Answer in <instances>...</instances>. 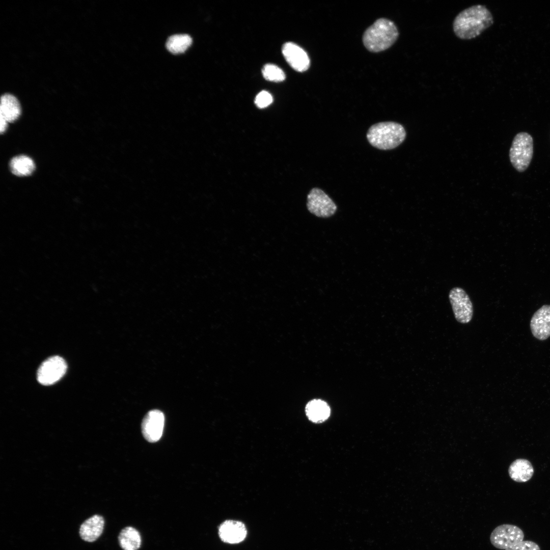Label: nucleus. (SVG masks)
Listing matches in <instances>:
<instances>
[{
    "label": "nucleus",
    "mask_w": 550,
    "mask_h": 550,
    "mask_svg": "<svg viewBox=\"0 0 550 550\" xmlns=\"http://www.w3.org/2000/svg\"><path fill=\"white\" fill-rule=\"evenodd\" d=\"M493 23V16L486 6L476 5L460 12L453 22L456 36L462 40L476 38Z\"/></svg>",
    "instance_id": "obj_1"
},
{
    "label": "nucleus",
    "mask_w": 550,
    "mask_h": 550,
    "mask_svg": "<svg viewBox=\"0 0 550 550\" xmlns=\"http://www.w3.org/2000/svg\"><path fill=\"white\" fill-rule=\"evenodd\" d=\"M399 32L391 20L381 18L377 19L365 31L363 42L370 51L378 52L390 48L397 40Z\"/></svg>",
    "instance_id": "obj_2"
},
{
    "label": "nucleus",
    "mask_w": 550,
    "mask_h": 550,
    "mask_svg": "<svg viewBox=\"0 0 550 550\" xmlns=\"http://www.w3.org/2000/svg\"><path fill=\"white\" fill-rule=\"evenodd\" d=\"M406 135L404 127L395 122H382L369 128L367 139L374 147L380 150L393 149L399 146Z\"/></svg>",
    "instance_id": "obj_3"
},
{
    "label": "nucleus",
    "mask_w": 550,
    "mask_h": 550,
    "mask_svg": "<svg viewBox=\"0 0 550 550\" xmlns=\"http://www.w3.org/2000/svg\"><path fill=\"white\" fill-rule=\"evenodd\" d=\"M533 155V140L526 132H520L513 138L509 150V159L513 167L519 172L529 167Z\"/></svg>",
    "instance_id": "obj_4"
},
{
    "label": "nucleus",
    "mask_w": 550,
    "mask_h": 550,
    "mask_svg": "<svg viewBox=\"0 0 550 550\" xmlns=\"http://www.w3.org/2000/svg\"><path fill=\"white\" fill-rule=\"evenodd\" d=\"M449 298L456 320L462 324L470 322L473 316V306L465 290L454 287L449 292Z\"/></svg>",
    "instance_id": "obj_5"
},
{
    "label": "nucleus",
    "mask_w": 550,
    "mask_h": 550,
    "mask_svg": "<svg viewBox=\"0 0 550 550\" xmlns=\"http://www.w3.org/2000/svg\"><path fill=\"white\" fill-rule=\"evenodd\" d=\"M524 533L518 527L511 524H503L497 527L491 532L490 541L492 545L500 549L506 548L523 541Z\"/></svg>",
    "instance_id": "obj_6"
},
{
    "label": "nucleus",
    "mask_w": 550,
    "mask_h": 550,
    "mask_svg": "<svg viewBox=\"0 0 550 550\" xmlns=\"http://www.w3.org/2000/svg\"><path fill=\"white\" fill-rule=\"evenodd\" d=\"M67 367L66 363L62 358L51 356L45 360L38 369V381L44 386L52 384L64 376Z\"/></svg>",
    "instance_id": "obj_7"
},
{
    "label": "nucleus",
    "mask_w": 550,
    "mask_h": 550,
    "mask_svg": "<svg viewBox=\"0 0 550 550\" xmlns=\"http://www.w3.org/2000/svg\"><path fill=\"white\" fill-rule=\"evenodd\" d=\"M309 211L317 216L328 217L333 215L337 207L334 202L322 189L312 188L307 196Z\"/></svg>",
    "instance_id": "obj_8"
},
{
    "label": "nucleus",
    "mask_w": 550,
    "mask_h": 550,
    "mask_svg": "<svg viewBox=\"0 0 550 550\" xmlns=\"http://www.w3.org/2000/svg\"><path fill=\"white\" fill-rule=\"evenodd\" d=\"M164 424V416L157 409L149 411L144 417L142 423V432L149 442L155 443L161 438Z\"/></svg>",
    "instance_id": "obj_9"
},
{
    "label": "nucleus",
    "mask_w": 550,
    "mask_h": 550,
    "mask_svg": "<svg viewBox=\"0 0 550 550\" xmlns=\"http://www.w3.org/2000/svg\"><path fill=\"white\" fill-rule=\"evenodd\" d=\"M283 54L290 66L298 72L307 70L310 60L307 53L300 46L292 42H287L282 47Z\"/></svg>",
    "instance_id": "obj_10"
},
{
    "label": "nucleus",
    "mask_w": 550,
    "mask_h": 550,
    "mask_svg": "<svg viewBox=\"0 0 550 550\" xmlns=\"http://www.w3.org/2000/svg\"><path fill=\"white\" fill-rule=\"evenodd\" d=\"M530 328L533 335L539 340L550 337V305H543L534 313Z\"/></svg>",
    "instance_id": "obj_11"
},
{
    "label": "nucleus",
    "mask_w": 550,
    "mask_h": 550,
    "mask_svg": "<svg viewBox=\"0 0 550 550\" xmlns=\"http://www.w3.org/2000/svg\"><path fill=\"white\" fill-rule=\"evenodd\" d=\"M218 534L224 542L235 544L244 539L246 535V529L242 522L229 520L221 525Z\"/></svg>",
    "instance_id": "obj_12"
},
{
    "label": "nucleus",
    "mask_w": 550,
    "mask_h": 550,
    "mask_svg": "<svg viewBox=\"0 0 550 550\" xmlns=\"http://www.w3.org/2000/svg\"><path fill=\"white\" fill-rule=\"evenodd\" d=\"M104 526V520L99 515H94L86 520L80 526L79 535L84 540L94 542L101 535Z\"/></svg>",
    "instance_id": "obj_13"
},
{
    "label": "nucleus",
    "mask_w": 550,
    "mask_h": 550,
    "mask_svg": "<svg viewBox=\"0 0 550 550\" xmlns=\"http://www.w3.org/2000/svg\"><path fill=\"white\" fill-rule=\"evenodd\" d=\"M21 114V107L18 99L14 95L5 94L2 96L0 105V116L8 122L16 121Z\"/></svg>",
    "instance_id": "obj_14"
},
{
    "label": "nucleus",
    "mask_w": 550,
    "mask_h": 550,
    "mask_svg": "<svg viewBox=\"0 0 550 550\" xmlns=\"http://www.w3.org/2000/svg\"><path fill=\"white\" fill-rule=\"evenodd\" d=\"M508 472L510 478L513 481L525 482L532 478L534 474V469L529 460L517 459L510 464Z\"/></svg>",
    "instance_id": "obj_15"
},
{
    "label": "nucleus",
    "mask_w": 550,
    "mask_h": 550,
    "mask_svg": "<svg viewBox=\"0 0 550 550\" xmlns=\"http://www.w3.org/2000/svg\"><path fill=\"white\" fill-rule=\"evenodd\" d=\"M306 413L310 421L314 423H321L329 417L330 408L324 401L314 399L307 404Z\"/></svg>",
    "instance_id": "obj_16"
},
{
    "label": "nucleus",
    "mask_w": 550,
    "mask_h": 550,
    "mask_svg": "<svg viewBox=\"0 0 550 550\" xmlns=\"http://www.w3.org/2000/svg\"><path fill=\"white\" fill-rule=\"evenodd\" d=\"M120 546L123 550H138L141 545V537L137 530L127 527L120 532L119 537Z\"/></svg>",
    "instance_id": "obj_17"
},
{
    "label": "nucleus",
    "mask_w": 550,
    "mask_h": 550,
    "mask_svg": "<svg viewBox=\"0 0 550 550\" xmlns=\"http://www.w3.org/2000/svg\"><path fill=\"white\" fill-rule=\"evenodd\" d=\"M12 173L19 176H29L35 169L34 161L30 157L22 155L13 157L10 162Z\"/></svg>",
    "instance_id": "obj_18"
},
{
    "label": "nucleus",
    "mask_w": 550,
    "mask_h": 550,
    "mask_svg": "<svg viewBox=\"0 0 550 550\" xmlns=\"http://www.w3.org/2000/svg\"><path fill=\"white\" fill-rule=\"evenodd\" d=\"M191 43L192 39L188 35H174L168 39L166 47L171 53L179 54L185 51Z\"/></svg>",
    "instance_id": "obj_19"
},
{
    "label": "nucleus",
    "mask_w": 550,
    "mask_h": 550,
    "mask_svg": "<svg viewBox=\"0 0 550 550\" xmlns=\"http://www.w3.org/2000/svg\"><path fill=\"white\" fill-rule=\"evenodd\" d=\"M264 78L269 81L279 82L285 79L284 71L279 67L273 64L265 65L262 70Z\"/></svg>",
    "instance_id": "obj_20"
},
{
    "label": "nucleus",
    "mask_w": 550,
    "mask_h": 550,
    "mask_svg": "<svg viewBox=\"0 0 550 550\" xmlns=\"http://www.w3.org/2000/svg\"><path fill=\"white\" fill-rule=\"evenodd\" d=\"M271 95L266 91H262L256 96L255 99L256 105L260 108L266 107L272 102Z\"/></svg>",
    "instance_id": "obj_21"
},
{
    "label": "nucleus",
    "mask_w": 550,
    "mask_h": 550,
    "mask_svg": "<svg viewBox=\"0 0 550 550\" xmlns=\"http://www.w3.org/2000/svg\"><path fill=\"white\" fill-rule=\"evenodd\" d=\"M505 550H541L539 545L535 542L526 540L520 541Z\"/></svg>",
    "instance_id": "obj_22"
},
{
    "label": "nucleus",
    "mask_w": 550,
    "mask_h": 550,
    "mask_svg": "<svg viewBox=\"0 0 550 550\" xmlns=\"http://www.w3.org/2000/svg\"><path fill=\"white\" fill-rule=\"evenodd\" d=\"M8 122L3 117L0 116V132L4 133L7 128Z\"/></svg>",
    "instance_id": "obj_23"
}]
</instances>
